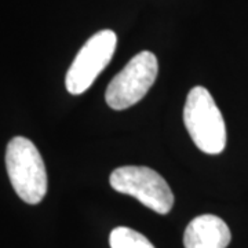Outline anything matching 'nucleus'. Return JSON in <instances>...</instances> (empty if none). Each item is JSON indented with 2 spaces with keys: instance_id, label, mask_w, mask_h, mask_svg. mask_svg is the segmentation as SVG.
Segmentation results:
<instances>
[{
  "instance_id": "obj_4",
  "label": "nucleus",
  "mask_w": 248,
  "mask_h": 248,
  "mask_svg": "<svg viewBox=\"0 0 248 248\" xmlns=\"http://www.w3.org/2000/svg\"><path fill=\"white\" fill-rule=\"evenodd\" d=\"M159 63L151 51H141L133 57L120 71L105 91L108 107L123 110L140 102L156 81Z\"/></svg>"
},
{
  "instance_id": "obj_5",
  "label": "nucleus",
  "mask_w": 248,
  "mask_h": 248,
  "mask_svg": "<svg viewBox=\"0 0 248 248\" xmlns=\"http://www.w3.org/2000/svg\"><path fill=\"white\" fill-rule=\"evenodd\" d=\"M117 36L113 31H99L81 47L66 73L65 86L72 95H80L93 86L115 54Z\"/></svg>"
},
{
  "instance_id": "obj_6",
  "label": "nucleus",
  "mask_w": 248,
  "mask_h": 248,
  "mask_svg": "<svg viewBox=\"0 0 248 248\" xmlns=\"http://www.w3.org/2000/svg\"><path fill=\"white\" fill-rule=\"evenodd\" d=\"M231 240L232 233L226 222L211 214L196 217L184 233L185 248H226Z\"/></svg>"
},
{
  "instance_id": "obj_7",
  "label": "nucleus",
  "mask_w": 248,
  "mask_h": 248,
  "mask_svg": "<svg viewBox=\"0 0 248 248\" xmlns=\"http://www.w3.org/2000/svg\"><path fill=\"white\" fill-rule=\"evenodd\" d=\"M109 244L110 248H155L143 234L125 226H119L110 232Z\"/></svg>"
},
{
  "instance_id": "obj_1",
  "label": "nucleus",
  "mask_w": 248,
  "mask_h": 248,
  "mask_svg": "<svg viewBox=\"0 0 248 248\" xmlns=\"http://www.w3.org/2000/svg\"><path fill=\"white\" fill-rule=\"evenodd\" d=\"M184 123L195 145L207 155H219L226 146V125L208 90L196 86L184 108Z\"/></svg>"
},
{
  "instance_id": "obj_2",
  "label": "nucleus",
  "mask_w": 248,
  "mask_h": 248,
  "mask_svg": "<svg viewBox=\"0 0 248 248\" xmlns=\"http://www.w3.org/2000/svg\"><path fill=\"white\" fill-rule=\"evenodd\" d=\"M6 169L10 182L21 200L39 204L47 193L45 161L35 143L24 137H16L6 149Z\"/></svg>"
},
{
  "instance_id": "obj_3",
  "label": "nucleus",
  "mask_w": 248,
  "mask_h": 248,
  "mask_svg": "<svg viewBox=\"0 0 248 248\" xmlns=\"http://www.w3.org/2000/svg\"><path fill=\"white\" fill-rule=\"evenodd\" d=\"M110 186L135 197L155 213L169 214L174 205V193L166 179L155 170L143 166H124L116 169L109 178Z\"/></svg>"
}]
</instances>
